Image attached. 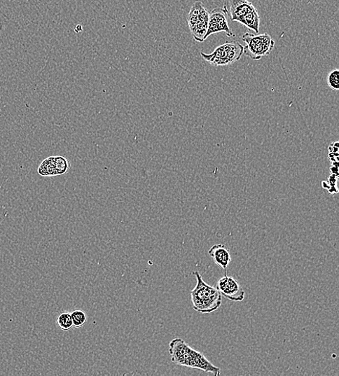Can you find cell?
Instances as JSON below:
<instances>
[{
    "label": "cell",
    "mask_w": 339,
    "mask_h": 376,
    "mask_svg": "<svg viewBox=\"0 0 339 376\" xmlns=\"http://www.w3.org/2000/svg\"><path fill=\"white\" fill-rule=\"evenodd\" d=\"M172 362L176 365L211 372L216 376L221 374L219 368L213 365L203 354L193 349L180 338L172 340L169 344Z\"/></svg>",
    "instance_id": "cell-1"
},
{
    "label": "cell",
    "mask_w": 339,
    "mask_h": 376,
    "mask_svg": "<svg viewBox=\"0 0 339 376\" xmlns=\"http://www.w3.org/2000/svg\"><path fill=\"white\" fill-rule=\"evenodd\" d=\"M196 285L191 292L193 307L202 314H210L217 311L222 303V296L216 288L202 279L198 272H193Z\"/></svg>",
    "instance_id": "cell-2"
},
{
    "label": "cell",
    "mask_w": 339,
    "mask_h": 376,
    "mask_svg": "<svg viewBox=\"0 0 339 376\" xmlns=\"http://www.w3.org/2000/svg\"><path fill=\"white\" fill-rule=\"evenodd\" d=\"M243 54L244 47L237 41L225 42L210 54L200 53L203 59L214 66L233 64L239 61Z\"/></svg>",
    "instance_id": "cell-3"
},
{
    "label": "cell",
    "mask_w": 339,
    "mask_h": 376,
    "mask_svg": "<svg viewBox=\"0 0 339 376\" xmlns=\"http://www.w3.org/2000/svg\"><path fill=\"white\" fill-rule=\"evenodd\" d=\"M244 42V54L253 60L267 57L275 47V41L268 34H254L245 33L242 36Z\"/></svg>",
    "instance_id": "cell-4"
},
{
    "label": "cell",
    "mask_w": 339,
    "mask_h": 376,
    "mask_svg": "<svg viewBox=\"0 0 339 376\" xmlns=\"http://www.w3.org/2000/svg\"><path fill=\"white\" fill-rule=\"evenodd\" d=\"M209 13L201 2H195L189 12L188 22L193 39L198 42L206 40Z\"/></svg>",
    "instance_id": "cell-5"
},
{
    "label": "cell",
    "mask_w": 339,
    "mask_h": 376,
    "mask_svg": "<svg viewBox=\"0 0 339 376\" xmlns=\"http://www.w3.org/2000/svg\"><path fill=\"white\" fill-rule=\"evenodd\" d=\"M216 288L222 297L232 302H242L245 297V292L239 281L228 274L218 281Z\"/></svg>",
    "instance_id": "cell-6"
},
{
    "label": "cell",
    "mask_w": 339,
    "mask_h": 376,
    "mask_svg": "<svg viewBox=\"0 0 339 376\" xmlns=\"http://www.w3.org/2000/svg\"><path fill=\"white\" fill-rule=\"evenodd\" d=\"M221 32H225L228 37L236 36L229 27L227 12L223 8H216L209 13L206 39L212 35Z\"/></svg>",
    "instance_id": "cell-7"
},
{
    "label": "cell",
    "mask_w": 339,
    "mask_h": 376,
    "mask_svg": "<svg viewBox=\"0 0 339 376\" xmlns=\"http://www.w3.org/2000/svg\"><path fill=\"white\" fill-rule=\"evenodd\" d=\"M223 8L233 21L237 22L244 15L255 9L247 0H224Z\"/></svg>",
    "instance_id": "cell-8"
},
{
    "label": "cell",
    "mask_w": 339,
    "mask_h": 376,
    "mask_svg": "<svg viewBox=\"0 0 339 376\" xmlns=\"http://www.w3.org/2000/svg\"><path fill=\"white\" fill-rule=\"evenodd\" d=\"M209 254L218 267L223 270L225 274H227V269L232 261V256L228 247L220 243V244L212 246L209 251Z\"/></svg>",
    "instance_id": "cell-9"
},
{
    "label": "cell",
    "mask_w": 339,
    "mask_h": 376,
    "mask_svg": "<svg viewBox=\"0 0 339 376\" xmlns=\"http://www.w3.org/2000/svg\"><path fill=\"white\" fill-rule=\"evenodd\" d=\"M237 23H240L248 29L258 34L260 30L261 18L258 10L255 9L254 11L248 13L241 18L237 21Z\"/></svg>",
    "instance_id": "cell-10"
},
{
    "label": "cell",
    "mask_w": 339,
    "mask_h": 376,
    "mask_svg": "<svg viewBox=\"0 0 339 376\" xmlns=\"http://www.w3.org/2000/svg\"><path fill=\"white\" fill-rule=\"evenodd\" d=\"M38 172L43 176H57L54 164V157H50L43 160L39 167Z\"/></svg>",
    "instance_id": "cell-11"
},
{
    "label": "cell",
    "mask_w": 339,
    "mask_h": 376,
    "mask_svg": "<svg viewBox=\"0 0 339 376\" xmlns=\"http://www.w3.org/2000/svg\"><path fill=\"white\" fill-rule=\"evenodd\" d=\"M54 164L57 176L67 174L70 171L71 167L69 160L62 156L54 157Z\"/></svg>",
    "instance_id": "cell-12"
},
{
    "label": "cell",
    "mask_w": 339,
    "mask_h": 376,
    "mask_svg": "<svg viewBox=\"0 0 339 376\" xmlns=\"http://www.w3.org/2000/svg\"><path fill=\"white\" fill-rule=\"evenodd\" d=\"M57 324L63 330H69L74 327L71 314L67 312L62 313L58 316Z\"/></svg>",
    "instance_id": "cell-13"
},
{
    "label": "cell",
    "mask_w": 339,
    "mask_h": 376,
    "mask_svg": "<svg viewBox=\"0 0 339 376\" xmlns=\"http://www.w3.org/2000/svg\"><path fill=\"white\" fill-rule=\"evenodd\" d=\"M71 314L74 327H82L86 323V314L84 312L81 311V309H76V311L73 312Z\"/></svg>",
    "instance_id": "cell-14"
},
{
    "label": "cell",
    "mask_w": 339,
    "mask_h": 376,
    "mask_svg": "<svg viewBox=\"0 0 339 376\" xmlns=\"http://www.w3.org/2000/svg\"><path fill=\"white\" fill-rule=\"evenodd\" d=\"M327 83L329 87L333 91L339 90V70L332 71L327 76Z\"/></svg>",
    "instance_id": "cell-15"
}]
</instances>
